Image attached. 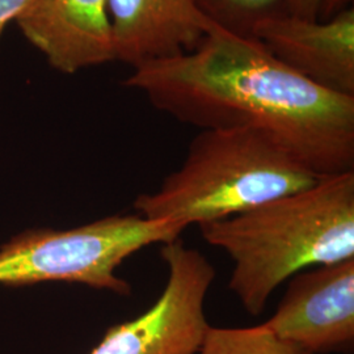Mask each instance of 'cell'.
<instances>
[{
    "label": "cell",
    "mask_w": 354,
    "mask_h": 354,
    "mask_svg": "<svg viewBox=\"0 0 354 354\" xmlns=\"http://www.w3.org/2000/svg\"><path fill=\"white\" fill-rule=\"evenodd\" d=\"M198 228L231 257L228 288L257 317L286 279L354 257V171Z\"/></svg>",
    "instance_id": "obj_2"
},
{
    "label": "cell",
    "mask_w": 354,
    "mask_h": 354,
    "mask_svg": "<svg viewBox=\"0 0 354 354\" xmlns=\"http://www.w3.org/2000/svg\"><path fill=\"white\" fill-rule=\"evenodd\" d=\"M352 6H353V0H322L317 19L327 20L333 15L340 12L348 7H352Z\"/></svg>",
    "instance_id": "obj_14"
},
{
    "label": "cell",
    "mask_w": 354,
    "mask_h": 354,
    "mask_svg": "<svg viewBox=\"0 0 354 354\" xmlns=\"http://www.w3.org/2000/svg\"><path fill=\"white\" fill-rule=\"evenodd\" d=\"M319 178L261 130H201L183 165L156 192L138 196L134 209L147 219L200 226L307 189Z\"/></svg>",
    "instance_id": "obj_3"
},
{
    "label": "cell",
    "mask_w": 354,
    "mask_h": 354,
    "mask_svg": "<svg viewBox=\"0 0 354 354\" xmlns=\"http://www.w3.org/2000/svg\"><path fill=\"white\" fill-rule=\"evenodd\" d=\"M252 38L317 86L354 97V7L327 20L283 13L253 26Z\"/></svg>",
    "instance_id": "obj_7"
},
{
    "label": "cell",
    "mask_w": 354,
    "mask_h": 354,
    "mask_svg": "<svg viewBox=\"0 0 354 354\" xmlns=\"http://www.w3.org/2000/svg\"><path fill=\"white\" fill-rule=\"evenodd\" d=\"M264 326L311 353H352L354 257L292 276Z\"/></svg>",
    "instance_id": "obj_6"
},
{
    "label": "cell",
    "mask_w": 354,
    "mask_h": 354,
    "mask_svg": "<svg viewBox=\"0 0 354 354\" xmlns=\"http://www.w3.org/2000/svg\"><path fill=\"white\" fill-rule=\"evenodd\" d=\"M15 23L62 74L115 61L108 0H33Z\"/></svg>",
    "instance_id": "obj_8"
},
{
    "label": "cell",
    "mask_w": 354,
    "mask_h": 354,
    "mask_svg": "<svg viewBox=\"0 0 354 354\" xmlns=\"http://www.w3.org/2000/svg\"><path fill=\"white\" fill-rule=\"evenodd\" d=\"M196 354H314L277 337L264 324L250 328L209 327Z\"/></svg>",
    "instance_id": "obj_10"
},
{
    "label": "cell",
    "mask_w": 354,
    "mask_h": 354,
    "mask_svg": "<svg viewBox=\"0 0 354 354\" xmlns=\"http://www.w3.org/2000/svg\"><path fill=\"white\" fill-rule=\"evenodd\" d=\"M122 84L201 130H261L317 177L354 171V97L297 74L254 38L214 28L194 50L136 67Z\"/></svg>",
    "instance_id": "obj_1"
},
{
    "label": "cell",
    "mask_w": 354,
    "mask_h": 354,
    "mask_svg": "<svg viewBox=\"0 0 354 354\" xmlns=\"http://www.w3.org/2000/svg\"><path fill=\"white\" fill-rule=\"evenodd\" d=\"M322 0H289V13L304 17L317 19Z\"/></svg>",
    "instance_id": "obj_13"
},
{
    "label": "cell",
    "mask_w": 354,
    "mask_h": 354,
    "mask_svg": "<svg viewBox=\"0 0 354 354\" xmlns=\"http://www.w3.org/2000/svg\"><path fill=\"white\" fill-rule=\"evenodd\" d=\"M165 290L145 314L106 330L89 354H196L209 329L205 299L216 272L184 241L162 244Z\"/></svg>",
    "instance_id": "obj_5"
},
{
    "label": "cell",
    "mask_w": 354,
    "mask_h": 354,
    "mask_svg": "<svg viewBox=\"0 0 354 354\" xmlns=\"http://www.w3.org/2000/svg\"><path fill=\"white\" fill-rule=\"evenodd\" d=\"M200 11L216 28L228 33L252 37L260 21L289 13V0H196Z\"/></svg>",
    "instance_id": "obj_11"
},
{
    "label": "cell",
    "mask_w": 354,
    "mask_h": 354,
    "mask_svg": "<svg viewBox=\"0 0 354 354\" xmlns=\"http://www.w3.org/2000/svg\"><path fill=\"white\" fill-rule=\"evenodd\" d=\"M115 61L133 68L194 50L216 26L196 0H108Z\"/></svg>",
    "instance_id": "obj_9"
},
{
    "label": "cell",
    "mask_w": 354,
    "mask_h": 354,
    "mask_svg": "<svg viewBox=\"0 0 354 354\" xmlns=\"http://www.w3.org/2000/svg\"><path fill=\"white\" fill-rule=\"evenodd\" d=\"M33 0H0V37L11 21L26 11Z\"/></svg>",
    "instance_id": "obj_12"
},
{
    "label": "cell",
    "mask_w": 354,
    "mask_h": 354,
    "mask_svg": "<svg viewBox=\"0 0 354 354\" xmlns=\"http://www.w3.org/2000/svg\"><path fill=\"white\" fill-rule=\"evenodd\" d=\"M184 230L174 222L131 214L64 231H29L0 247V285L66 281L127 297L131 286L115 269L145 247L176 241Z\"/></svg>",
    "instance_id": "obj_4"
}]
</instances>
